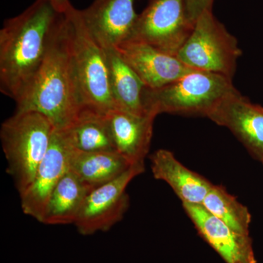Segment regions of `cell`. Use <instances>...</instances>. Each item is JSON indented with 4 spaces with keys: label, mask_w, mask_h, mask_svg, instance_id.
Instances as JSON below:
<instances>
[{
    "label": "cell",
    "mask_w": 263,
    "mask_h": 263,
    "mask_svg": "<svg viewBox=\"0 0 263 263\" xmlns=\"http://www.w3.org/2000/svg\"><path fill=\"white\" fill-rule=\"evenodd\" d=\"M65 14L81 110L89 109L106 114L115 107L105 49L88 32L79 10L72 6Z\"/></svg>",
    "instance_id": "obj_5"
},
{
    "label": "cell",
    "mask_w": 263,
    "mask_h": 263,
    "mask_svg": "<svg viewBox=\"0 0 263 263\" xmlns=\"http://www.w3.org/2000/svg\"><path fill=\"white\" fill-rule=\"evenodd\" d=\"M55 128L42 114L15 111L2 124L0 139L19 195L30 186L40 164L47 154Z\"/></svg>",
    "instance_id": "obj_3"
},
{
    "label": "cell",
    "mask_w": 263,
    "mask_h": 263,
    "mask_svg": "<svg viewBox=\"0 0 263 263\" xmlns=\"http://www.w3.org/2000/svg\"><path fill=\"white\" fill-rule=\"evenodd\" d=\"M79 13L88 32L104 49L117 48L129 41L139 15L134 0H94Z\"/></svg>",
    "instance_id": "obj_9"
},
{
    "label": "cell",
    "mask_w": 263,
    "mask_h": 263,
    "mask_svg": "<svg viewBox=\"0 0 263 263\" xmlns=\"http://www.w3.org/2000/svg\"><path fill=\"white\" fill-rule=\"evenodd\" d=\"M91 190L69 170L53 190L41 223L48 226L74 224L85 197Z\"/></svg>",
    "instance_id": "obj_18"
},
{
    "label": "cell",
    "mask_w": 263,
    "mask_h": 263,
    "mask_svg": "<svg viewBox=\"0 0 263 263\" xmlns=\"http://www.w3.org/2000/svg\"><path fill=\"white\" fill-rule=\"evenodd\" d=\"M145 166H132L117 179L92 189L85 197L74 224L83 235L108 231L122 220L129 205L127 187Z\"/></svg>",
    "instance_id": "obj_8"
},
{
    "label": "cell",
    "mask_w": 263,
    "mask_h": 263,
    "mask_svg": "<svg viewBox=\"0 0 263 263\" xmlns=\"http://www.w3.org/2000/svg\"><path fill=\"white\" fill-rule=\"evenodd\" d=\"M53 5V8L62 14H65L72 8L70 0H48Z\"/></svg>",
    "instance_id": "obj_22"
},
{
    "label": "cell",
    "mask_w": 263,
    "mask_h": 263,
    "mask_svg": "<svg viewBox=\"0 0 263 263\" xmlns=\"http://www.w3.org/2000/svg\"><path fill=\"white\" fill-rule=\"evenodd\" d=\"M72 151L62 132L55 129L47 154L40 164L32 183L20 194L21 206L24 214L41 222L53 190L70 168Z\"/></svg>",
    "instance_id": "obj_10"
},
{
    "label": "cell",
    "mask_w": 263,
    "mask_h": 263,
    "mask_svg": "<svg viewBox=\"0 0 263 263\" xmlns=\"http://www.w3.org/2000/svg\"><path fill=\"white\" fill-rule=\"evenodd\" d=\"M81 110L65 14H62L53 33L47 54L30 89L16 103L15 111L42 114L56 130L72 124Z\"/></svg>",
    "instance_id": "obj_2"
},
{
    "label": "cell",
    "mask_w": 263,
    "mask_h": 263,
    "mask_svg": "<svg viewBox=\"0 0 263 263\" xmlns=\"http://www.w3.org/2000/svg\"><path fill=\"white\" fill-rule=\"evenodd\" d=\"M233 79L221 74L194 70L157 88H145L143 105L148 114L208 117L218 103L235 91Z\"/></svg>",
    "instance_id": "obj_4"
},
{
    "label": "cell",
    "mask_w": 263,
    "mask_h": 263,
    "mask_svg": "<svg viewBox=\"0 0 263 263\" xmlns=\"http://www.w3.org/2000/svg\"><path fill=\"white\" fill-rule=\"evenodd\" d=\"M131 167L128 161L117 152L72 151L69 170L94 189L117 179Z\"/></svg>",
    "instance_id": "obj_19"
},
{
    "label": "cell",
    "mask_w": 263,
    "mask_h": 263,
    "mask_svg": "<svg viewBox=\"0 0 263 263\" xmlns=\"http://www.w3.org/2000/svg\"><path fill=\"white\" fill-rule=\"evenodd\" d=\"M193 27L186 14L184 0H148L128 41L147 43L176 55Z\"/></svg>",
    "instance_id": "obj_7"
},
{
    "label": "cell",
    "mask_w": 263,
    "mask_h": 263,
    "mask_svg": "<svg viewBox=\"0 0 263 263\" xmlns=\"http://www.w3.org/2000/svg\"><path fill=\"white\" fill-rule=\"evenodd\" d=\"M151 163L154 177L167 183L183 204L201 205L214 185L185 167L168 150L156 151L151 156Z\"/></svg>",
    "instance_id": "obj_15"
},
{
    "label": "cell",
    "mask_w": 263,
    "mask_h": 263,
    "mask_svg": "<svg viewBox=\"0 0 263 263\" xmlns=\"http://www.w3.org/2000/svg\"><path fill=\"white\" fill-rule=\"evenodd\" d=\"M213 3L214 0H184L186 14L190 22L194 25L204 12L212 10Z\"/></svg>",
    "instance_id": "obj_21"
},
{
    "label": "cell",
    "mask_w": 263,
    "mask_h": 263,
    "mask_svg": "<svg viewBox=\"0 0 263 263\" xmlns=\"http://www.w3.org/2000/svg\"><path fill=\"white\" fill-rule=\"evenodd\" d=\"M201 205L232 229L249 235L252 216L249 209L223 186L213 185Z\"/></svg>",
    "instance_id": "obj_20"
},
{
    "label": "cell",
    "mask_w": 263,
    "mask_h": 263,
    "mask_svg": "<svg viewBox=\"0 0 263 263\" xmlns=\"http://www.w3.org/2000/svg\"><path fill=\"white\" fill-rule=\"evenodd\" d=\"M106 115L116 151L132 166H145L157 116L138 115L118 109Z\"/></svg>",
    "instance_id": "obj_14"
},
{
    "label": "cell",
    "mask_w": 263,
    "mask_h": 263,
    "mask_svg": "<svg viewBox=\"0 0 263 263\" xmlns=\"http://www.w3.org/2000/svg\"><path fill=\"white\" fill-rule=\"evenodd\" d=\"M183 206L200 235L226 263H257L250 235L232 229L202 205Z\"/></svg>",
    "instance_id": "obj_13"
},
{
    "label": "cell",
    "mask_w": 263,
    "mask_h": 263,
    "mask_svg": "<svg viewBox=\"0 0 263 263\" xmlns=\"http://www.w3.org/2000/svg\"><path fill=\"white\" fill-rule=\"evenodd\" d=\"M242 51L236 38L207 10L196 21L190 37L176 56L193 70L233 79Z\"/></svg>",
    "instance_id": "obj_6"
},
{
    "label": "cell",
    "mask_w": 263,
    "mask_h": 263,
    "mask_svg": "<svg viewBox=\"0 0 263 263\" xmlns=\"http://www.w3.org/2000/svg\"><path fill=\"white\" fill-rule=\"evenodd\" d=\"M116 49L149 89L162 87L194 70L176 55L147 43L127 41Z\"/></svg>",
    "instance_id": "obj_12"
},
{
    "label": "cell",
    "mask_w": 263,
    "mask_h": 263,
    "mask_svg": "<svg viewBox=\"0 0 263 263\" xmlns=\"http://www.w3.org/2000/svg\"><path fill=\"white\" fill-rule=\"evenodd\" d=\"M110 91L115 109L138 114H148L143 105L145 86L116 48L105 49Z\"/></svg>",
    "instance_id": "obj_16"
},
{
    "label": "cell",
    "mask_w": 263,
    "mask_h": 263,
    "mask_svg": "<svg viewBox=\"0 0 263 263\" xmlns=\"http://www.w3.org/2000/svg\"><path fill=\"white\" fill-rule=\"evenodd\" d=\"M207 118L230 129L263 162V107L251 103L236 89L223 98Z\"/></svg>",
    "instance_id": "obj_11"
},
{
    "label": "cell",
    "mask_w": 263,
    "mask_h": 263,
    "mask_svg": "<svg viewBox=\"0 0 263 263\" xmlns=\"http://www.w3.org/2000/svg\"><path fill=\"white\" fill-rule=\"evenodd\" d=\"M106 114L82 109L69 127L59 131L76 152H117Z\"/></svg>",
    "instance_id": "obj_17"
},
{
    "label": "cell",
    "mask_w": 263,
    "mask_h": 263,
    "mask_svg": "<svg viewBox=\"0 0 263 263\" xmlns=\"http://www.w3.org/2000/svg\"><path fill=\"white\" fill-rule=\"evenodd\" d=\"M262 164H263V162H262Z\"/></svg>",
    "instance_id": "obj_23"
},
{
    "label": "cell",
    "mask_w": 263,
    "mask_h": 263,
    "mask_svg": "<svg viewBox=\"0 0 263 263\" xmlns=\"http://www.w3.org/2000/svg\"><path fill=\"white\" fill-rule=\"evenodd\" d=\"M62 15L48 0H36L0 30V91L15 104L30 89Z\"/></svg>",
    "instance_id": "obj_1"
}]
</instances>
